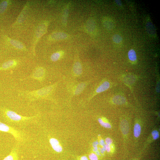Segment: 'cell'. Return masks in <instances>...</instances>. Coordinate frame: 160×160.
I'll use <instances>...</instances> for the list:
<instances>
[{"mask_svg": "<svg viewBox=\"0 0 160 160\" xmlns=\"http://www.w3.org/2000/svg\"><path fill=\"white\" fill-rule=\"evenodd\" d=\"M88 82H82L76 85L73 88L72 92L73 96H76L81 94L88 85Z\"/></svg>", "mask_w": 160, "mask_h": 160, "instance_id": "cell-11", "label": "cell"}, {"mask_svg": "<svg viewBox=\"0 0 160 160\" xmlns=\"http://www.w3.org/2000/svg\"><path fill=\"white\" fill-rule=\"evenodd\" d=\"M134 135L136 138H138L140 135L142 127L140 124L138 123H136L134 127Z\"/></svg>", "mask_w": 160, "mask_h": 160, "instance_id": "cell-20", "label": "cell"}, {"mask_svg": "<svg viewBox=\"0 0 160 160\" xmlns=\"http://www.w3.org/2000/svg\"><path fill=\"white\" fill-rule=\"evenodd\" d=\"M18 147L19 145L17 144L13 148L9 154L3 160H19Z\"/></svg>", "mask_w": 160, "mask_h": 160, "instance_id": "cell-13", "label": "cell"}, {"mask_svg": "<svg viewBox=\"0 0 160 160\" xmlns=\"http://www.w3.org/2000/svg\"><path fill=\"white\" fill-rule=\"evenodd\" d=\"M105 142L107 145H110L112 143V141L111 139L108 138L106 139Z\"/></svg>", "mask_w": 160, "mask_h": 160, "instance_id": "cell-27", "label": "cell"}, {"mask_svg": "<svg viewBox=\"0 0 160 160\" xmlns=\"http://www.w3.org/2000/svg\"><path fill=\"white\" fill-rule=\"evenodd\" d=\"M7 39L10 44L15 48L20 50L27 51V49L24 45L21 42L8 37Z\"/></svg>", "mask_w": 160, "mask_h": 160, "instance_id": "cell-12", "label": "cell"}, {"mask_svg": "<svg viewBox=\"0 0 160 160\" xmlns=\"http://www.w3.org/2000/svg\"><path fill=\"white\" fill-rule=\"evenodd\" d=\"M112 102L115 104L121 105L125 103L126 100L124 97L121 95H118L113 98Z\"/></svg>", "mask_w": 160, "mask_h": 160, "instance_id": "cell-18", "label": "cell"}, {"mask_svg": "<svg viewBox=\"0 0 160 160\" xmlns=\"http://www.w3.org/2000/svg\"><path fill=\"white\" fill-rule=\"evenodd\" d=\"M48 26V23L47 21L44 22L39 25L37 27L35 32V42L36 44L41 38L46 33Z\"/></svg>", "mask_w": 160, "mask_h": 160, "instance_id": "cell-5", "label": "cell"}, {"mask_svg": "<svg viewBox=\"0 0 160 160\" xmlns=\"http://www.w3.org/2000/svg\"><path fill=\"white\" fill-rule=\"evenodd\" d=\"M98 121L99 124L103 127L108 128H111V125L105 118H99Z\"/></svg>", "mask_w": 160, "mask_h": 160, "instance_id": "cell-24", "label": "cell"}, {"mask_svg": "<svg viewBox=\"0 0 160 160\" xmlns=\"http://www.w3.org/2000/svg\"><path fill=\"white\" fill-rule=\"evenodd\" d=\"M110 87V84L109 82L107 81L104 82L97 88L93 95L91 97H93L95 94L101 93L106 91Z\"/></svg>", "mask_w": 160, "mask_h": 160, "instance_id": "cell-15", "label": "cell"}, {"mask_svg": "<svg viewBox=\"0 0 160 160\" xmlns=\"http://www.w3.org/2000/svg\"><path fill=\"white\" fill-rule=\"evenodd\" d=\"M68 35L67 33L62 32H54L50 34L48 37L50 41H60L67 39Z\"/></svg>", "mask_w": 160, "mask_h": 160, "instance_id": "cell-9", "label": "cell"}, {"mask_svg": "<svg viewBox=\"0 0 160 160\" xmlns=\"http://www.w3.org/2000/svg\"><path fill=\"white\" fill-rule=\"evenodd\" d=\"M50 144L53 150L55 152L60 153L62 151V148L58 141L55 138H52L49 140Z\"/></svg>", "mask_w": 160, "mask_h": 160, "instance_id": "cell-14", "label": "cell"}, {"mask_svg": "<svg viewBox=\"0 0 160 160\" xmlns=\"http://www.w3.org/2000/svg\"><path fill=\"white\" fill-rule=\"evenodd\" d=\"M19 64L18 60L14 59L10 60L3 63L0 66V71H6L14 69Z\"/></svg>", "mask_w": 160, "mask_h": 160, "instance_id": "cell-7", "label": "cell"}, {"mask_svg": "<svg viewBox=\"0 0 160 160\" xmlns=\"http://www.w3.org/2000/svg\"><path fill=\"white\" fill-rule=\"evenodd\" d=\"M83 72V67L81 61L80 60L78 54L75 55L73 65L72 73L73 76L78 77L81 76Z\"/></svg>", "mask_w": 160, "mask_h": 160, "instance_id": "cell-6", "label": "cell"}, {"mask_svg": "<svg viewBox=\"0 0 160 160\" xmlns=\"http://www.w3.org/2000/svg\"><path fill=\"white\" fill-rule=\"evenodd\" d=\"M102 23L105 28L108 31L113 30L115 26L114 21L112 18L105 17L102 19Z\"/></svg>", "mask_w": 160, "mask_h": 160, "instance_id": "cell-10", "label": "cell"}, {"mask_svg": "<svg viewBox=\"0 0 160 160\" xmlns=\"http://www.w3.org/2000/svg\"><path fill=\"white\" fill-rule=\"evenodd\" d=\"M46 75V69L41 66L36 67L33 70L32 73L28 76L21 79L23 81L29 79L36 80L40 83H41L45 80Z\"/></svg>", "mask_w": 160, "mask_h": 160, "instance_id": "cell-4", "label": "cell"}, {"mask_svg": "<svg viewBox=\"0 0 160 160\" xmlns=\"http://www.w3.org/2000/svg\"><path fill=\"white\" fill-rule=\"evenodd\" d=\"M69 5H67L63 11L62 17V23L65 26H66L67 25V18L69 15Z\"/></svg>", "mask_w": 160, "mask_h": 160, "instance_id": "cell-19", "label": "cell"}, {"mask_svg": "<svg viewBox=\"0 0 160 160\" xmlns=\"http://www.w3.org/2000/svg\"><path fill=\"white\" fill-rule=\"evenodd\" d=\"M80 160H88V159L87 156H83L80 158Z\"/></svg>", "mask_w": 160, "mask_h": 160, "instance_id": "cell-29", "label": "cell"}, {"mask_svg": "<svg viewBox=\"0 0 160 160\" xmlns=\"http://www.w3.org/2000/svg\"><path fill=\"white\" fill-rule=\"evenodd\" d=\"M128 57L130 61L133 64L137 62V56L135 51L133 49L130 50L128 52Z\"/></svg>", "mask_w": 160, "mask_h": 160, "instance_id": "cell-21", "label": "cell"}, {"mask_svg": "<svg viewBox=\"0 0 160 160\" xmlns=\"http://www.w3.org/2000/svg\"><path fill=\"white\" fill-rule=\"evenodd\" d=\"M58 84V82H56L53 85L32 91H19L18 95L19 96L27 99L29 102L45 99L52 100V95L56 89Z\"/></svg>", "mask_w": 160, "mask_h": 160, "instance_id": "cell-2", "label": "cell"}, {"mask_svg": "<svg viewBox=\"0 0 160 160\" xmlns=\"http://www.w3.org/2000/svg\"><path fill=\"white\" fill-rule=\"evenodd\" d=\"M64 55V52L62 51H57L53 53L51 56V60L56 62L62 58Z\"/></svg>", "mask_w": 160, "mask_h": 160, "instance_id": "cell-17", "label": "cell"}, {"mask_svg": "<svg viewBox=\"0 0 160 160\" xmlns=\"http://www.w3.org/2000/svg\"><path fill=\"white\" fill-rule=\"evenodd\" d=\"M138 160V159H135V160Z\"/></svg>", "mask_w": 160, "mask_h": 160, "instance_id": "cell-30", "label": "cell"}, {"mask_svg": "<svg viewBox=\"0 0 160 160\" xmlns=\"http://www.w3.org/2000/svg\"><path fill=\"white\" fill-rule=\"evenodd\" d=\"M9 4L8 1H4L0 3V14L4 13L7 9Z\"/></svg>", "mask_w": 160, "mask_h": 160, "instance_id": "cell-23", "label": "cell"}, {"mask_svg": "<svg viewBox=\"0 0 160 160\" xmlns=\"http://www.w3.org/2000/svg\"><path fill=\"white\" fill-rule=\"evenodd\" d=\"M85 29L89 34L93 35L96 34L97 28L96 23L93 19H89L87 21L85 26Z\"/></svg>", "mask_w": 160, "mask_h": 160, "instance_id": "cell-8", "label": "cell"}, {"mask_svg": "<svg viewBox=\"0 0 160 160\" xmlns=\"http://www.w3.org/2000/svg\"><path fill=\"white\" fill-rule=\"evenodd\" d=\"M110 145H107L106 148L108 152H110L111 151Z\"/></svg>", "mask_w": 160, "mask_h": 160, "instance_id": "cell-28", "label": "cell"}, {"mask_svg": "<svg viewBox=\"0 0 160 160\" xmlns=\"http://www.w3.org/2000/svg\"><path fill=\"white\" fill-rule=\"evenodd\" d=\"M89 158L91 160H98L97 154L94 153L90 154L89 155Z\"/></svg>", "mask_w": 160, "mask_h": 160, "instance_id": "cell-26", "label": "cell"}, {"mask_svg": "<svg viewBox=\"0 0 160 160\" xmlns=\"http://www.w3.org/2000/svg\"><path fill=\"white\" fill-rule=\"evenodd\" d=\"M112 41L114 43L117 45H121L123 42V38L118 34L114 35L112 37Z\"/></svg>", "mask_w": 160, "mask_h": 160, "instance_id": "cell-22", "label": "cell"}, {"mask_svg": "<svg viewBox=\"0 0 160 160\" xmlns=\"http://www.w3.org/2000/svg\"><path fill=\"white\" fill-rule=\"evenodd\" d=\"M146 28L148 33L150 36L156 37V32L153 25L150 22H147Z\"/></svg>", "mask_w": 160, "mask_h": 160, "instance_id": "cell-16", "label": "cell"}, {"mask_svg": "<svg viewBox=\"0 0 160 160\" xmlns=\"http://www.w3.org/2000/svg\"><path fill=\"white\" fill-rule=\"evenodd\" d=\"M151 135L153 137L154 140H155L158 139L159 136V132L156 130H153L152 132Z\"/></svg>", "mask_w": 160, "mask_h": 160, "instance_id": "cell-25", "label": "cell"}, {"mask_svg": "<svg viewBox=\"0 0 160 160\" xmlns=\"http://www.w3.org/2000/svg\"><path fill=\"white\" fill-rule=\"evenodd\" d=\"M5 121L12 126L24 127L34 122L39 116V114L31 116H24L5 108H0Z\"/></svg>", "mask_w": 160, "mask_h": 160, "instance_id": "cell-1", "label": "cell"}, {"mask_svg": "<svg viewBox=\"0 0 160 160\" xmlns=\"http://www.w3.org/2000/svg\"><path fill=\"white\" fill-rule=\"evenodd\" d=\"M0 131L8 133L12 135L17 144L19 145L25 143L27 139V136L25 132L1 122H0Z\"/></svg>", "mask_w": 160, "mask_h": 160, "instance_id": "cell-3", "label": "cell"}]
</instances>
